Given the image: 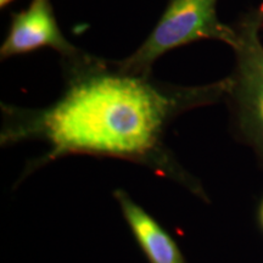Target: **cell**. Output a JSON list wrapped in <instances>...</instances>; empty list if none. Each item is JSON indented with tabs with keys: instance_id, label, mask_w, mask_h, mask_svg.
I'll return each instance as SVG.
<instances>
[{
	"instance_id": "obj_3",
	"label": "cell",
	"mask_w": 263,
	"mask_h": 263,
	"mask_svg": "<svg viewBox=\"0 0 263 263\" xmlns=\"http://www.w3.org/2000/svg\"><path fill=\"white\" fill-rule=\"evenodd\" d=\"M263 8L249 12L236 27V72L229 94L235 101L239 127L263 156Z\"/></svg>"
},
{
	"instance_id": "obj_7",
	"label": "cell",
	"mask_w": 263,
	"mask_h": 263,
	"mask_svg": "<svg viewBox=\"0 0 263 263\" xmlns=\"http://www.w3.org/2000/svg\"><path fill=\"white\" fill-rule=\"evenodd\" d=\"M259 219H261V224L263 227V201H262V205H261V210H259Z\"/></svg>"
},
{
	"instance_id": "obj_6",
	"label": "cell",
	"mask_w": 263,
	"mask_h": 263,
	"mask_svg": "<svg viewBox=\"0 0 263 263\" xmlns=\"http://www.w3.org/2000/svg\"><path fill=\"white\" fill-rule=\"evenodd\" d=\"M12 2H14V0H0V6H2V8H4V6L9 5L10 3H12Z\"/></svg>"
},
{
	"instance_id": "obj_1",
	"label": "cell",
	"mask_w": 263,
	"mask_h": 263,
	"mask_svg": "<svg viewBox=\"0 0 263 263\" xmlns=\"http://www.w3.org/2000/svg\"><path fill=\"white\" fill-rule=\"evenodd\" d=\"M232 77L203 87H161L149 77L112 71L94 59L72 62L64 97L44 110L8 111L2 144L42 139L50 146L39 166L71 154L126 159L172 173L162 154L173 117L229 94Z\"/></svg>"
},
{
	"instance_id": "obj_4",
	"label": "cell",
	"mask_w": 263,
	"mask_h": 263,
	"mask_svg": "<svg viewBox=\"0 0 263 263\" xmlns=\"http://www.w3.org/2000/svg\"><path fill=\"white\" fill-rule=\"evenodd\" d=\"M41 48L54 49L71 64L83 59L61 33L50 0H32L27 9L12 15L0 57L4 60Z\"/></svg>"
},
{
	"instance_id": "obj_2",
	"label": "cell",
	"mask_w": 263,
	"mask_h": 263,
	"mask_svg": "<svg viewBox=\"0 0 263 263\" xmlns=\"http://www.w3.org/2000/svg\"><path fill=\"white\" fill-rule=\"evenodd\" d=\"M217 0H170L145 42L130 57L114 62L126 73L149 77L151 66L167 51L201 39H215L234 47L236 31L217 17Z\"/></svg>"
},
{
	"instance_id": "obj_5",
	"label": "cell",
	"mask_w": 263,
	"mask_h": 263,
	"mask_svg": "<svg viewBox=\"0 0 263 263\" xmlns=\"http://www.w3.org/2000/svg\"><path fill=\"white\" fill-rule=\"evenodd\" d=\"M114 195L150 263H185L176 241L149 213L137 205L123 190H115Z\"/></svg>"
}]
</instances>
